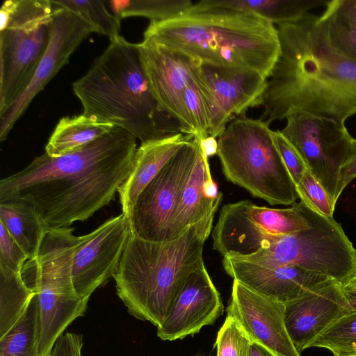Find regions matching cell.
<instances>
[{
  "instance_id": "obj_4",
  "label": "cell",
  "mask_w": 356,
  "mask_h": 356,
  "mask_svg": "<svg viewBox=\"0 0 356 356\" xmlns=\"http://www.w3.org/2000/svg\"><path fill=\"white\" fill-rule=\"evenodd\" d=\"M83 114L122 128L141 143L181 132L179 123L154 98L138 44L110 38L88 72L72 83Z\"/></svg>"
},
{
  "instance_id": "obj_1",
  "label": "cell",
  "mask_w": 356,
  "mask_h": 356,
  "mask_svg": "<svg viewBox=\"0 0 356 356\" xmlns=\"http://www.w3.org/2000/svg\"><path fill=\"white\" fill-rule=\"evenodd\" d=\"M136 139L114 127L73 152L58 157L44 152L0 181V201H27L48 228L85 221L115 199L131 171Z\"/></svg>"
},
{
  "instance_id": "obj_35",
  "label": "cell",
  "mask_w": 356,
  "mask_h": 356,
  "mask_svg": "<svg viewBox=\"0 0 356 356\" xmlns=\"http://www.w3.org/2000/svg\"><path fill=\"white\" fill-rule=\"evenodd\" d=\"M274 144L294 184L298 185L308 168L300 154L281 131H272Z\"/></svg>"
},
{
  "instance_id": "obj_32",
  "label": "cell",
  "mask_w": 356,
  "mask_h": 356,
  "mask_svg": "<svg viewBox=\"0 0 356 356\" xmlns=\"http://www.w3.org/2000/svg\"><path fill=\"white\" fill-rule=\"evenodd\" d=\"M323 348L334 356L356 355V311L340 318L308 346Z\"/></svg>"
},
{
  "instance_id": "obj_14",
  "label": "cell",
  "mask_w": 356,
  "mask_h": 356,
  "mask_svg": "<svg viewBox=\"0 0 356 356\" xmlns=\"http://www.w3.org/2000/svg\"><path fill=\"white\" fill-rule=\"evenodd\" d=\"M130 234L129 219L122 213L88 234L72 260V281L79 297L89 300L113 277Z\"/></svg>"
},
{
  "instance_id": "obj_39",
  "label": "cell",
  "mask_w": 356,
  "mask_h": 356,
  "mask_svg": "<svg viewBox=\"0 0 356 356\" xmlns=\"http://www.w3.org/2000/svg\"><path fill=\"white\" fill-rule=\"evenodd\" d=\"M341 285L346 300L353 310L356 311V272Z\"/></svg>"
},
{
  "instance_id": "obj_11",
  "label": "cell",
  "mask_w": 356,
  "mask_h": 356,
  "mask_svg": "<svg viewBox=\"0 0 356 356\" xmlns=\"http://www.w3.org/2000/svg\"><path fill=\"white\" fill-rule=\"evenodd\" d=\"M198 140L187 141L138 196L128 217L131 232L143 239L165 242L180 189L197 157Z\"/></svg>"
},
{
  "instance_id": "obj_18",
  "label": "cell",
  "mask_w": 356,
  "mask_h": 356,
  "mask_svg": "<svg viewBox=\"0 0 356 356\" xmlns=\"http://www.w3.org/2000/svg\"><path fill=\"white\" fill-rule=\"evenodd\" d=\"M211 96L209 136L218 138L229 122L246 116L247 111L258 106L268 79L245 68L216 67L202 64Z\"/></svg>"
},
{
  "instance_id": "obj_21",
  "label": "cell",
  "mask_w": 356,
  "mask_h": 356,
  "mask_svg": "<svg viewBox=\"0 0 356 356\" xmlns=\"http://www.w3.org/2000/svg\"><path fill=\"white\" fill-rule=\"evenodd\" d=\"M193 137L179 133L141 143L131 171L118 189L122 213L129 217L136 200L165 163Z\"/></svg>"
},
{
  "instance_id": "obj_22",
  "label": "cell",
  "mask_w": 356,
  "mask_h": 356,
  "mask_svg": "<svg viewBox=\"0 0 356 356\" xmlns=\"http://www.w3.org/2000/svg\"><path fill=\"white\" fill-rule=\"evenodd\" d=\"M0 223L23 249L29 259L37 255L49 229L35 207L21 199L0 201Z\"/></svg>"
},
{
  "instance_id": "obj_43",
  "label": "cell",
  "mask_w": 356,
  "mask_h": 356,
  "mask_svg": "<svg viewBox=\"0 0 356 356\" xmlns=\"http://www.w3.org/2000/svg\"><path fill=\"white\" fill-rule=\"evenodd\" d=\"M197 356V355H196Z\"/></svg>"
},
{
  "instance_id": "obj_34",
  "label": "cell",
  "mask_w": 356,
  "mask_h": 356,
  "mask_svg": "<svg viewBox=\"0 0 356 356\" xmlns=\"http://www.w3.org/2000/svg\"><path fill=\"white\" fill-rule=\"evenodd\" d=\"M296 188L299 199L306 205L325 217L334 218L336 203L309 169L304 173Z\"/></svg>"
},
{
  "instance_id": "obj_19",
  "label": "cell",
  "mask_w": 356,
  "mask_h": 356,
  "mask_svg": "<svg viewBox=\"0 0 356 356\" xmlns=\"http://www.w3.org/2000/svg\"><path fill=\"white\" fill-rule=\"evenodd\" d=\"M225 272L250 290L285 303L327 277L291 265L261 266L224 257Z\"/></svg>"
},
{
  "instance_id": "obj_7",
  "label": "cell",
  "mask_w": 356,
  "mask_h": 356,
  "mask_svg": "<svg viewBox=\"0 0 356 356\" xmlns=\"http://www.w3.org/2000/svg\"><path fill=\"white\" fill-rule=\"evenodd\" d=\"M262 119L237 118L218 136L217 155L227 180L272 205H293L299 195Z\"/></svg>"
},
{
  "instance_id": "obj_28",
  "label": "cell",
  "mask_w": 356,
  "mask_h": 356,
  "mask_svg": "<svg viewBox=\"0 0 356 356\" xmlns=\"http://www.w3.org/2000/svg\"><path fill=\"white\" fill-rule=\"evenodd\" d=\"M38 308L35 296L10 327L0 337V356H38Z\"/></svg>"
},
{
  "instance_id": "obj_29",
  "label": "cell",
  "mask_w": 356,
  "mask_h": 356,
  "mask_svg": "<svg viewBox=\"0 0 356 356\" xmlns=\"http://www.w3.org/2000/svg\"><path fill=\"white\" fill-rule=\"evenodd\" d=\"M184 106L193 138L209 136L211 121V96L202 65L190 81L184 92Z\"/></svg>"
},
{
  "instance_id": "obj_13",
  "label": "cell",
  "mask_w": 356,
  "mask_h": 356,
  "mask_svg": "<svg viewBox=\"0 0 356 356\" xmlns=\"http://www.w3.org/2000/svg\"><path fill=\"white\" fill-rule=\"evenodd\" d=\"M53 5L54 9L52 31L49 46L24 92L0 117L1 141L7 138L14 124L25 112L33 98L68 63L71 54L93 32L92 28L75 13L54 3Z\"/></svg>"
},
{
  "instance_id": "obj_24",
  "label": "cell",
  "mask_w": 356,
  "mask_h": 356,
  "mask_svg": "<svg viewBox=\"0 0 356 356\" xmlns=\"http://www.w3.org/2000/svg\"><path fill=\"white\" fill-rule=\"evenodd\" d=\"M319 16V24L330 45L356 63V0H331Z\"/></svg>"
},
{
  "instance_id": "obj_5",
  "label": "cell",
  "mask_w": 356,
  "mask_h": 356,
  "mask_svg": "<svg viewBox=\"0 0 356 356\" xmlns=\"http://www.w3.org/2000/svg\"><path fill=\"white\" fill-rule=\"evenodd\" d=\"M216 212L170 241H147L131 232L113 275L116 293L131 315L161 324L186 278L204 266V245Z\"/></svg>"
},
{
  "instance_id": "obj_2",
  "label": "cell",
  "mask_w": 356,
  "mask_h": 356,
  "mask_svg": "<svg viewBox=\"0 0 356 356\" xmlns=\"http://www.w3.org/2000/svg\"><path fill=\"white\" fill-rule=\"evenodd\" d=\"M280 50L259 106L268 124L296 112L345 124L356 114V63L336 51L308 13L276 25Z\"/></svg>"
},
{
  "instance_id": "obj_26",
  "label": "cell",
  "mask_w": 356,
  "mask_h": 356,
  "mask_svg": "<svg viewBox=\"0 0 356 356\" xmlns=\"http://www.w3.org/2000/svg\"><path fill=\"white\" fill-rule=\"evenodd\" d=\"M249 219L263 232L273 235H284L309 228L305 204L301 200L286 209L259 207L244 200Z\"/></svg>"
},
{
  "instance_id": "obj_10",
  "label": "cell",
  "mask_w": 356,
  "mask_h": 356,
  "mask_svg": "<svg viewBox=\"0 0 356 356\" xmlns=\"http://www.w3.org/2000/svg\"><path fill=\"white\" fill-rule=\"evenodd\" d=\"M281 131L296 147L309 170L337 202L339 171L349 153L353 137L345 124L329 118L296 112L286 117Z\"/></svg>"
},
{
  "instance_id": "obj_33",
  "label": "cell",
  "mask_w": 356,
  "mask_h": 356,
  "mask_svg": "<svg viewBox=\"0 0 356 356\" xmlns=\"http://www.w3.org/2000/svg\"><path fill=\"white\" fill-rule=\"evenodd\" d=\"M251 342L236 321L227 315L217 334L216 356H250Z\"/></svg>"
},
{
  "instance_id": "obj_25",
  "label": "cell",
  "mask_w": 356,
  "mask_h": 356,
  "mask_svg": "<svg viewBox=\"0 0 356 356\" xmlns=\"http://www.w3.org/2000/svg\"><path fill=\"white\" fill-rule=\"evenodd\" d=\"M327 0H202L206 6H219L254 13L274 25L296 21L309 10L325 6Z\"/></svg>"
},
{
  "instance_id": "obj_31",
  "label": "cell",
  "mask_w": 356,
  "mask_h": 356,
  "mask_svg": "<svg viewBox=\"0 0 356 356\" xmlns=\"http://www.w3.org/2000/svg\"><path fill=\"white\" fill-rule=\"evenodd\" d=\"M58 6L75 13L92 29L93 32L110 38L119 35L120 20L107 7L106 1L60 0L51 1Z\"/></svg>"
},
{
  "instance_id": "obj_17",
  "label": "cell",
  "mask_w": 356,
  "mask_h": 356,
  "mask_svg": "<svg viewBox=\"0 0 356 356\" xmlns=\"http://www.w3.org/2000/svg\"><path fill=\"white\" fill-rule=\"evenodd\" d=\"M223 312L220 294L203 266L186 278L157 327V336L163 341L182 339L214 324Z\"/></svg>"
},
{
  "instance_id": "obj_41",
  "label": "cell",
  "mask_w": 356,
  "mask_h": 356,
  "mask_svg": "<svg viewBox=\"0 0 356 356\" xmlns=\"http://www.w3.org/2000/svg\"><path fill=\"white\" fill-rule=\"evenodd\" d=\"M250 356H276L264 346L254 341L251 342Z\"/></svg>"
},
{
  "instance_id": "obj_15",
  "label": "cell",
  "mask_w": 356,
  "mask_h": 356,
  "mask_svg": "<svg viewBox=\"0 0 356 356\" xmlns=\"http://www.w3.org/2000/svg\"><path fill=\"white\" fill-rule=\"evenodd\" d=\"M284 304V323L296 350L301 353L333 323L353 312L341 283L327 278Z\"/></svg>"
},
{
  "instance_id": "obj_36",
  "label": "cell",
  "mask_w": 356,
  "mask_h": 356,
  "mask_svg": "<svg viewBox=\"0 0 356 356\" xmlns=\"http://www.w3.org/2000/svg\"><path fill=\"white\" fill-rule=\"evenodd\" d=\"M28 259L23 249L0 223V264L15 272L22 273Z\"/></svg>"
},
{
  "instance_id": "obj_3",
  "label": "cell",
  "mask_w": 356,
  "mask_h": 356,
  "mask_svg": "<svg viewBox=\"0 0 356 356\" xmlns=\"http://www.w3.org/2000/svg\"><path fill=\"white\" fill-rule=\"evenodd\" d=\"M181 51L202 64L251 70L268 77L279 56L277 27L248 11L197 2L163 21H150L144 38Z\"/></svg>"
},
{
  "instance_id": "obj_9",
  "label": "cell",
  "mask_w": 356,
  "mask_h": 356,
  "mask_svg": "<svg viewBox=\"0 0 356 356\" xmlns=\"http://www.w3.org/2000/svg\"><path fill=\"white\" fill-rule=\"evenodd\" d=\"M304 204L309 228L284 235L265 234L254 254L238 259L296 266L342 284L356 272V248L334 218Z\"/></svg>"
},
{
  "instance_id": "obj_8",
  "label": "cell",
  "mask_w": 356,
  "mask_h": 356,
  "mask_svg": "<svg viewBox=\"0 0 356 356\" xmlns=\"http://www.w3.org/2000/svg\"><path fill=\"white\" fill-rule=\"evenodd\" d=\"M54 5L7 0L0 9V117L20 97L49 46Z\"/></svg>"
},
{
  "instance_id": "obj_12",
  "label": "cell",
  "mask_w": 356,
  "mask_h": 356,
  "mask_svg": "<svg viewBox=\"0 0 356 356\" xmlns=\"http://www.w3.org/2000/svg\"><path fill=\"white\" fill-rule=\"evenodd\" d=\"M138 47L150 89L159 106L179 123L182 134L193 136L184 97L202 63L150 40L143 39Z\"/></svg>"
},
{
  "instance_id": "obj_37",
  "label": "cell",
  "mask_w": 356,
  "mask_h": 356,
  "mask_svg": "<svg viewBox=\"0 0 356 356\" xmlns=\"http://www.w3.org/2000/svg\"><path fill=\"white\" fill-rule=\"evenodd\" d=\"M83 337L67 332L60 336L48 356H81Z\"/></svg>"
},
{
  "instance_id": "obj_42",
  "label": "cell",
  "mask_w": 356,
  "mask_h": 356,
  "mask_svg": "<svg viewBox=\"0 0 356 356\" xmlns=\"http://www.w3.org/2000/svg\"><path fill=\"white\" fill-rule=\"evenodd\" d=\"M348 356H356V355H348Z\"/></svg>"
},
{
  "instance_id": "obj_20",
  "label": "cell",
  "mask_w": 356,
  "mask_h": 356,
  "mask_svg": "<svg viewBox=\"0 0 356 356\" xmlns=\"http://www.w3.org/2000/svg\"><path fill=\"white\" fill-rule=\"evenodd\" d=\"M198 142L197 157L180 189L170 220L166 241L179 238L191 226L216 211L221 202L222 193L212 179L209 157L202 150L199 140Z\"/></svg>"
},
{
  "instance_id": "obj_38",
  "label": "cell",
  "mask_w": 356,
  "mask_h": 356,
  "mask_svg": "<svg viewBox=\"0 0 356 356\" xmlns=\"http://www.w3.org/2000/svg\"><path fill=\"white\" fill-rule=\"evenodd\" d=\"M356 178V138H353L348 156L339 171V192Z\"/></svg>"
},
{
  "instance_id": "obj_6",
  "label": "cell",
  "mask_w": 356,
  "mask_h": 356,
  "mask_svg": "<svg viewBox=\"0 0 356 356\" xmlns=\"http://www.w3.org/2000/svg\"><path fill=\"white\" fill-rule=\"evenodd\" d=\"M74 228H49L37 255L22 270L26 285L35 293L38 308V356H48L58 338L76 318L88 300L75 291L72 266L74 256L88 237L73 234Z\"/></svg>"
},
{
  "instance_id": "obj_16",
  "label": "cell",
  "mask_w": 356,
  "mask_h": 356,
  "mask_svg": "<svg viewBox=\"0 0 356 356\" xmlns=\"http://www.w3.org/2000/svg\"><path fill=\"white\" fill-rule=\"evenodd\" d=\"M284 304L234 280L227 315L233 317L252 341L276 356H301L284 323Z\"/></svg>"
},
{
  "instance_id": "obj_30",
  "label": "cell",
  "mask_w": 356,
  "mask_h": 356,
  "mask_svg": "<svg viewBox=\"0 0 356 356\" xmlns=\"http://www.w3.org/2000/svg\"><path fill=\"white\" fill-rule=\"evenodd\" d=\"M106 3L120 21L131 16L163 21L184 13L193 4L190 0H110Z\"/></svg>"
},
{
  "instance_id": "obj_40",
  "label": "cell",
  "mask_w": 356,
  "mask_h": 356,
  "mask_svg": "<svg viewBox=\"0 0 356 356\" xmlns=\"http://www.w3.org/2000/svg\"><path fill=\"white\" fill-rule=\"evenodd\" d=\"M198 140L200 141V145L202 150L208 157L217 154L218 140H216V138L209 136L206 138Z\"/></svg>"
},
{
  "instance_id": "obj_27",
  "label": "cell",
  "mask_w": 356,
  "mask_h": 356,
  "mask_svg": "<svg viewBox=\"0 0 356 356\" xmlns=\"http://www.w3.org/2000/svg\"><path fill=\"white\" fill-rule=\"evenodd\" d=\"M34 295L22 273L0 264V337L15 324Z\"/></svg>"
},
{
  "instance_id": "obj_23",
  "label": "cell",
  "mask_w": 356,
  "mask_h": 356,
  "mask_svg": "<svg viewBox=\"0 0 356 356\" xmlns=\"http://www.w3.org/2000/svg\"><path fill=\"white\" fill-rule=\"evenodd\" d=\"M114 127L83 114L64 117L49 137L45 153L58 157L73 152L106 134Z\"/></svg>"
}]
</instances>
